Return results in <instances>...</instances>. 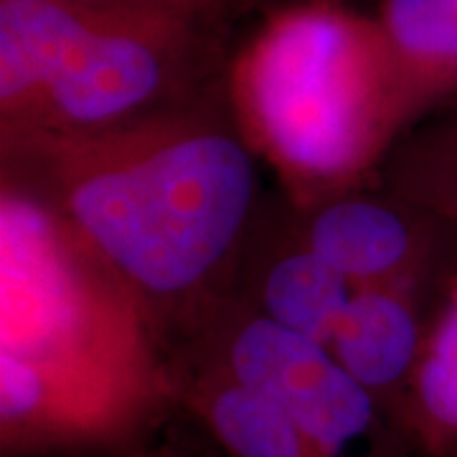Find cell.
<instances>
[{"instance_id":"11","label":"cell","mask_w":457,"mask_h":457,"mask_svg":"<svg viewBox=\"0 0 457 457\" xmlns=\"http://www.w3.org/2000/svg\"><path fill=\"white\" fill-rule=\"evenodd\" d=\"M409 381L411 432L429 455L457 457V290Z\"/></svg>"},{"instance_id":"7","label":"cell","mask_w":457,"mask_h":457,"mask_svg":"<svg viewBox=\"0 0 457 457\" xmlns=\"http://www.w3.org/2000/svg\"><path fill=\"white\" fill-rule=\"evenodd\" d=\"M378 23L409 112L457 92V0H384Z\"/></svg>"},{"instance_id":"9","label":"cell","mask_w":457,"mask_h":457,"mask_svg":"<svg viewBox=\"0 0 457 457\" xmlns=\"http://www.w3.org/2000/svg\"><path fill=\"white\" fill-rule=\"evenodd\" d=\"M191 404L231 457H338L231 376L204 384Z\"/></svg>"},{"instance_id":"12","label":"cell","mask_w":457,"mask_h":457,"mask_svg":"<svg viewBox=\"0 0 457 457\" xmlns=\"http://www.w3.org/2000/svg\"><path fill=\"white\" fill-rule=\"evenodd\" d=\"M82 3H104V5H128V8H147V11H163L180 18H191L198 23H209L228 8H234L239 0H82Z\"/></svg>"},{"instance_id":"14","label":"cell","mask_w":457,"mask_h":457,"mask_svg":"<svg viewBox=\"0 0 457 457\" xmlns=\"http://www.w3.org/2000/svg\"><path fill=\"white\" fill-rule=\"evenodd\" d=\"M455 290H457V287H455Z\"/></svg>"},{"instance_id":"4","label":"cell","mask_w":457,"mask_h":457,"mask_svg":"<svg viewBox=\"0 0 457 457\" xmlns=\"http://www.w3.org/2000/svg\"><path fill=\"white\" fill-rule=\"evenodd\" d=\"M198 21L82 0H0L3 140L158 112L188 79Z\"/></svg>"},{"instance_id":"1","label":"cell","mask_w":457,"mask_h":457,"mask_svg":"<svg viewBox=\"0 0 457 457\" xmlns=\"http://www.w3.org/2000/svg\"><path fill=\"white\" fill-rule=\"evenodd\" d=\"M46 201H0V442L5 455L99 450L163 411L170 381L145 311Z\"/></svg>"},{"instance_id":"10","label":"cell","mask_w":457,"mask_h":457,"mask_svg":"<svg viewBox=\"0 0 457 457\" xmlns=\"http://www.w3.org/2000/svg\"><path fill=\"white\" fill-rule=\"evenodd\" d=\"M359 287L311 249L279 260L264 282V308L282 328L328 345Z\"/></svg>"},{"instance_id":"2","label":"cell","mask_w":457,"mask_h":457,"mask_svg":"<svg viewBox=\"0 0 457 457\" xmlns=\"http://www.w3.org/2000/svg\"><path fill=\"white\" fill-rule=\"evenodd\" d=\"M36 168L41 201L143 295L196 287L228 254L254 204V165L194 114L150 112L89 132L3 140Z\"/></svg>"},{"instance_id":"5","label":"cell","mask_w":457,"mask_h":457,"mask_svg":"<svg viewBox=\"0 0 457 457\" xmlns=\"http://www.w3.org/2000/svg\"><path fill=\"white\" fill-rule=\"evenodd\" d=\"M228 376L282 409L328 453L345 450L374 429V396L323 343L257 318L228 351Z\"/></svg>"},{"instance_id":"8","label":"cell","mask_w":457,"mask_h":457,"mask_svg":"<svg viewBox=\"0 0 457 457\" xmlns=\"http://www.w3.org/2000/svg\"><path fill=\"white\" fill-rule=\"evenodd\" d=\"M407 224L369 201H341L315 216L311 249L356 287L381 285L411 257Z\"/></svg>"},{"instance_id":"6","label":"cell","mask_w":457,"mask_h":457,"mask_svg":"<svg viewBox=\"0 0 457 457\" xmlns=\"http://www.w3.org/2000/svg\"><path fill=\"white\" fill-rule=\"evenodd\" d=\"M328 348L369 392L411 378L422 353L409 303L381 285L353 293Z\"/></svg>"},{"instance_id":"13","label":"cell","mask_w":457,"mask_h":457,"mask_svg":"<svg viewBox=\"0 0 457 457\" xmlns=\"http://www.w3.org/2000/svg\"><path fill=\"white\" fill-rule=\"evenodd\" d=\"M442 196L457 212V137L450 143V150H447L445 176H442Z\"/></svg>"},{"instance_id":"3","label":"cell","mask_w":457,"mask_h":457,"mask_svg":"<svg viewBox=\"0 0 457 457\" xmlns=\"http://www.w3.org/2000/svg\"><path fill=\"white\" fill-rule=\"evenodd\" d=\"M228 84L252 143L300 186L356 176L411 114L378 18L330 0L267 18Z\"/></svg>"}]
</instances>
